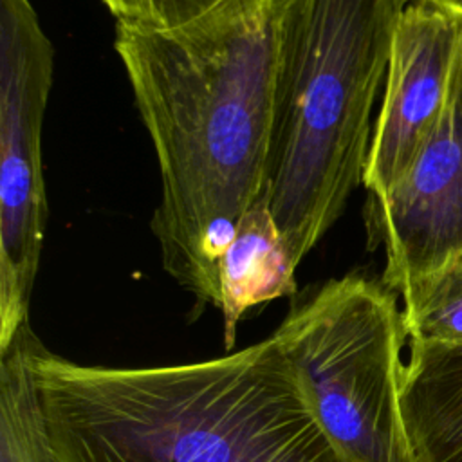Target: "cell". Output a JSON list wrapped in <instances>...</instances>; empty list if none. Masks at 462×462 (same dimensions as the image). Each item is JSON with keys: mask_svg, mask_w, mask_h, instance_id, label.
<instances>
[{"mask_svg": "<svg viewBox=\"0 0 462 462\" xmlns=\"http://www.w3.org/2000/svg\"><path fill=\"white\" fill-rule=\"evenodd\" d=\"M296 267L262 189L220 262V310L227 350L235 346L236 325L245 310L296 292Z\"/></svg>", "mask_w": 462, "mask_h": 462, "instance_id": "obj_9", "label": "cell"}, {"mask_svg": "<svg viewBox=\"0 0 462 462\" xmlns=\"http://www.w3.org/2000/svg\"><path fill=\"white\" fill-rule=\"evenodd\" d=\"M34 336L25 323L0 354V462H60L49 442L29 366Z\"/></svg>", "mask_w": 462, "mask_h": 462, "instance_id": "obj_10", "label": "cell"}, {"mask_svg": "<svg viewBox=\"0 0 462 462\" xmlns=\"http://www.w3.org/2000/svg\"><path fill=\"white\" fill-rule=\"evenodd\" d=\"M370 242L383 244V283L402 294L462 253V49L448 103L399 182L372 200Z\"/></svg>", "mask_w": 462, "mask_h": 462, "instance_id": "obj_6", "label": "cell"}, {"mask_svg": "<svg viewBox=\"0 0 462 462\" xmlns=\"http://www.w3.org/2000/svg\"><path fill=\"white\" fill-rule=\"evenodd\" d=\"M345 462H415L401 410L402 309L384 283L328 280L271 334Z\"/></svg>", "mask_w": 462, "mask_h": 462, "instance_id": "obj_4", "label": "cell"}, {"mask_svg": "<svg viewBox=\"0 0 462 462\" xmlns=\"http://www.w3.org/2000/svg\"><path fill=\"white\" fill-rule=\"evenodd\" d=\"M460 49V16L419 0L408 4L393 32L363 175L372 200L399 182L440 119Z\"/></svg>", "mask_w": 462, "mask_h": 462, "instance_id": "obj_7", "label": "cell"}, {"mask_svg": "<svg viewBox=\"0 0 462 462\" xmlns=\"http://www.w3.org/2000/svg\"><path fill=\"white\" fill-rule=\"evenodd\" d=\"M419 2H426L430 5H435L439 9H444L462 18V0H419Z\"/></svg>", "mask_w": 462, "mask_h": 462, "instance_id": "obj_13", "label": "cell"}, {"mask_svg": "<svg viewBox=\"0 0 462 462\" xmlns=\"http://www.w3.org/2000/svg\"><path fill=\"white\" fill-rule=\"evenodd\" d=\"M54 49L31 0H0V354L29 323L45 235L42 128Z\"/></svg>", "mask_w": 462, "mask_h": 462, "instance_id": "obj_5", "label": "cell"}, {"mask_svg": "<svg viewBox=\"0 0 462 462\" xmlns=\"http://www.w3.org/2000/svg\"><path fill=\"white\" fill-rule=\"evenodd\" d=\"M114 14L117 23L148 27V29H173L186 25L226 0H101Z\"/></svg>", "mask_w": 462, "mask_h": 462, "instance_id": "obj_12", "label": "cell"}, {"mask_svg": "<svg viewBox=\"0 0 462 462\" xmlns=\"http://www.w3.org/2000/svg\"><path fill=\"white\" fill-rule=\"evenodd\" d=\"M276 0H226L173 29L116 25L161 171L164 271L220 309V262L265 182Z\"/></svg>", "mask_w": 462, "mask_h": 462, "instance_id": "obj_1", "label": "cell"}, {"mask_svg": "<svg viewBox=\"0 0 462 462\" xmlns=\"http://www.w3.org/2000/svg\"><path fill=\"white\" fill-rule=\"evenodd\" d=\"M410 0H276L263 191L292 260L363 182L372 108Z\"/></svg>", "mask_w": 462, "mask_h": 462, "instance_id": "obj_3", "label": "cell"}, {"mask_svg": "<svg viewBox=\"0 0 462 462\" xmlns=\"http://www.w3.org/2000/svg\"><path fill=\"white\" fill-rule=\"evenodd\" d=\"M401 410L415 462H462V345L410 341Z\"/></svg>", "mask_w": 462, "mask_h": 462, "instance_id": "obj_8", "label": "cell"}, {"mask_svg": "<svg viewBox=\"0 0 462 462\" xmlns=\"http://www.w3.org/2000/svg\"><path fill=\"white\" fill-rule=\"evenodd\" d=\"M401 298L410 341L462 345V253L411 283Z\"/></svg>", "mask_w": 462, "mask_h": 462, "instance_id": "obj_11", "label": "cell"}, {"mask_svg": "<svg viewBox=\"0 0 462 462\" xmlns=\"http://www.w3.org/2000/svg\"><path fill=\"white\" fill-rule=\"evenodd\" d=\"M29 366L60 462H345L273 336L144 368L79 365L34 336Z\"/></svg>", "mask_w": 462, "mask_h": 462, "instance_id": "obj_2", "label": "cell"}]
</instances>
